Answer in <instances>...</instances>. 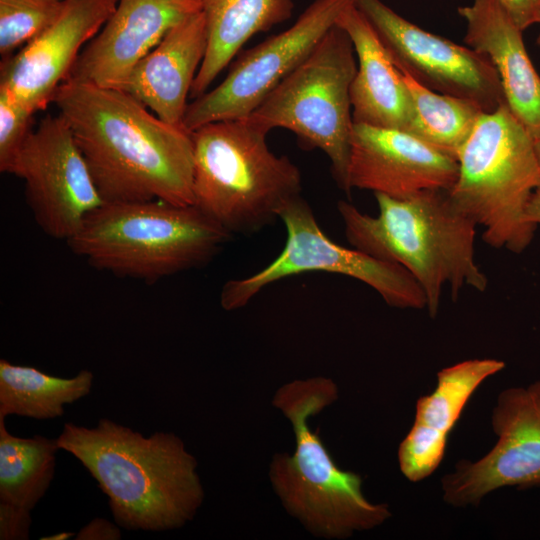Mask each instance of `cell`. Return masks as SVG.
<instances>
[{
  "mask_svg": "<svg viewBox=\"0 0 540 540\" xmlns=\"http://www.w3.org/2000/svg\"><path fill=\"white\" fill-rule=\"evenodd\" d=\"M57 442L96 480L115 522L126 530L180 528L202 504L197 461L174 433L145 437L102 418L92 428L65 423Z\"/></svg>",
  "mask_w": 540,
  "mask_h": 540,
  "instance_id": "cell-2",
  "label": "cell"
},
{
  "mask_svg": "<svg viewBox=\"0 0 540 540\" xmlns=\"http://www.w3.org/2000/svg\"><path fill=\"white\" fill-rule=\"evenodd\" d=\"M65 0H0V54L5 60L51 25Z\"/></svg>",
  "mask_w": 540,
  "mask_h": 540,
  "instance_id": "cell-25",
  "label": "cell"
},
{
  "mask_svg": "<svg viewBox=\"0 0 540 540\" xmlns=\"http://www.w3.org/2000/svg\"><path fill=\"white\" fill-rule=\"evenodd\" d=\"M33 112L0 86V171L5 173L30 133Z\"/></svg>",
  "mask_w": 540,
  "mask_h": 540,
  "instance_id": "cell-26",
  "label": "cell"
},
{
  "mask_svg": "<svg viewBox=\"0 0 540 540\" xmlns=\"http://www.w3.org/2000/svg\"><path fill=\"white\" fill-rule=\"evenodd\" d=\"M230 235L195 205L144 200L104 202L66 242L94 268L155 283L204 265Z\"/></svg>",
  "mask_w": 540,
  "mask_h": 540,
  "instance_id": "cell-4",
  "label": "cell"
},
{
  "mask_svg": "<svg viewBox=\"0 0 540 540\" xmlns=\"http://www.w3.org/2000/svg\"><path fill=\"white\" fill-rule=\"evenodd\" d=\"M76 540H119L120 529L104 518H95L76 533Z\"/></svg>",
  "mask_w": 540,
  "mask_h": 540,
  "instance_id": "cell-29",
  "label": "cell"
},
{
  "mask_svg": "<svg viewBox=\"0 0 540 540\" xmlns=\"http://www.w3.org/2000/svg\"><path fill=\"white\" fill-rule=\"evenodd\" d=\"M338 397L336 384L324 377L296 380L282 386L273 404L290 420L296 450L278 454L270 466L272 484L286 509L315 535L345 538L372 529L391 516L385 504L363 495L361 477L340 469L309 419Z\"/></svg>",
  "mask_w": 540,
  "mask_h": 540,
  "instance_id": "cell-5",
  "label": "cell"
},
{
  "mask_svg": "<svg viewBox=\"0 0 540 540\" xmlns=\"http://www.w3.org/2000/svg\"><path fill=\"white\" fill-rule=\"evenodd\" d=\"M293 0H202L207 50L191 87L197 98L255 34L288 20Z\"/></svg>",
  "mask_w": 540,
  "mask_h": 540,
  "instance_id": "cell-21",
  "label": "cell"
},
{
  "mask_svg": "<svg viewBox=\"0 0 540 540\" xmlns=\"http://www.w3.org/2000/svg\"><path fill=\"white\" fill-rule=\"evenodd\" d=\"M279 218L287 233L283 250L255 274L227 281L220 293L223 309H239L273 282L313 271L359 280L374 289L392 307L423 309L427 306L423 290L404 267L332 241L322 231L311 207L301 195L282 207Z\"/></svg>",
  "mask_w": 540,
  "mask_h": 540,
  "instance_id": "cell-9",
  "label": "cell"
},
{
  "mask_svg": "<svg viewBox=\"0 0 540 540\" xmlns=\"http://www.w3.org/2000/svg\"><path fill=\"white\" fill-rule=\"evenodd\" d=\"M190 133L193 205L230 234L262 229L301 195L298 167L269 149L264 130L237 119L211 122Z\"/></svg>",
  "mask_w": 540,
  "mask_h": 540,
  "instance_id": "cell-6",
  "label": "cell"
},
{
  "mask_svg": "<svg viewBox=\"0 0 540 540\" xmlns=\"http://www.w3.org/2000/svg\"><path fill=\"white\" fill-rule=\"evenodd\" d=\"M393 63L423 86L471 100L485 113L507 104L499 76L484 54L421 29L381 0H353Z\"/></svg>",
  "mask_w": 540,
  "mask_h": 540,
  "instance_id": "cell-12",
  "label": "cell"
},
{
  "mask_svg": "<svg viewBox=\"0 0 540 540\" xmlns=\"http://www.w3.org/2000/svg\"><path fill=\"white\" fill-rule=\"evenodd\" d=\"M498 1L522 31L534 24H540V0Z\"/></svg>",
  "mask_w": 540,
  "mask_h": 540,
  "instance_id": "cell-28",
  "label": "cell"
},
{
  "mask_svg": "<svg viewBox=\"0 0 540 540\" xmlns=\"http://www.w3.org/2000/svg\"><path fill=\"white\" fill-rule=\"evenodd\" d=\"M357 71L348 34L334 25L311 54L246 118L265 132L292 131L308 148L323 151L339 188L348 189L353 128L350 87Z\"/></svg>",
  "mask_w": 540,
  "mask_h": 540,
  "instance_id": "cell-8",
  "label": "cell"
},
{
  "mask_svg": "<svg viewBox=\"0 0 540 540\" xmlns=\"http://www.w3.org/2000/svg\"><path fill=\"white\" fill-rule=\"evenodd\" d=\"M117 3L118 0H65L62 12L51 25L1 61L0 86L33 113L44 110Z\"/></svg>",
  "mask_w": 540,
  "mask_h": 540,
  "instance_id": "cell-14",
  "label": "cell"
},
{
  "mask_svg": "<svg viewBox=\"0 0 540 540\" xmlns=\"http://www.w3.org/2000/svg\"><path fill=\"white\" fill-rule=\"evenodd\" d=\"M207 50L198 11L171 28L133 69L124 91L168 124L183 127L187 99Z\"/></svg>",
  "mask_w": 540,
  "mask_h": 540,
  "instance_id": "cell-19",
  "label": "cell"
},
{
  "mask_svg": "<svg viewBox=\"0 0 540 540\" xmlns=\"http://www.w3.org/2000/svg\"><path fill=\"white\" fill-rule=\"evenodd\" d=\"M201 10L202 0H118L66 80L124 91L139 61L171 28Z\"/></svg>",
  "mask_w": 540,
  "mask_h": 540,
  "instance_id": "cell-16",
  "label": "cell"
},
{
  "mask_svg": "<svg viewBox=\"0 0 540 540\" xmlns=\"http://www.w3.org/2000/svg\"><path fill=\"white\" fill-rule=\"evenodd\" d=\"M537 43H538V45H540V32H539V35H538Z\"/></svg>",
  "mask_w": 540,
  "mask_h": 540,
  "instance_id": "cell-33",
  "label": "cell"
},
{
  "mask_svg": "<svg viewBox=\"0 0 540 540\" xmlns=\"http://www.w3.org/2000/svg\"><path fill=\"white\" fill-rule=\"evenodd\" d=\"M353 0H314L287 30L247 50L214 89L188 103L183 126L248 117L315 49Z\"/></svg>",
  "mask_w": 540,
  "mask_h": 540,
  "instance_id": "cell-11",
  "label": "cell"
},
{
  "mask_svg": "<svg viewBox=\"0 0 540 540\" xmlns=\"http://www.w3.org/2000/svg\"><path fill=\"white\" fill-rule=\"evenodd\" d=\"M94 375L82 369L71 378L47 374L35 367L0 360V416L53 419L67 404L87 396Z\"/></svg>",
  "mask_w": 540,
  "mask_h": 540,
  "instance_id": "cell-22",
  "label": "cell"
},
{
  "mask_svg": "<svg viewBox=\"0 0 540 540\" xmlns=\"http://www.w3.org/2000/svg\"><path fill=\"white\" fill-rule=\"evenodd\" d=\"M458 171L457 159L411 133L353 124L349 192L359 188L404 198L428 189L451 190Z\"/></svg>",
  "mask_w": 540,
  "mask_h": 540,
  "instance_id": "cell-15",
  "label": "cell"
},
{
  "mask_svg": "<svg viewBox=\"0 0 540 540\" xmlns=\"http://www.w3.org/2000/svg\"><path fill=\"white\" fill-rule=\"evenodd\" d=\"M455 206L483 227L484 242L521 253L537 225L526 215L540 171L534 140L507 104L483 113L457 155Z\"/></svg>",
  "mask_w": 540,
  "mask_h": 540,
  "instance_id": "cell-7",
  "label": "cell"
},
{
  "mask_svg": "<svg viewBox=\"0 0 540 540\" xmlns=\"http://www.w3.org/2000/svg\"><path fill=\"white\" fill-rule=\"evenodd\" d=\"M75 535L76 534L72 532H59L56 534H52L50 536L41 537L40 539L41 540H67V539L72 538L73 536L75 537Z\"/></svg>",
  "mask_w": 540,
  "mask_h": 540,
  "instance_id": "cell-31",
  "label": "cell"
},
{
  "mask_svg": "<svg viewBox=\"0 0 540 540\" xmlns=\"http://www.w3.org/2000/svg\"><path fill=\"white\" fill-rule=\"evenodd\" d=\"M336 25L350 37L358 59L350 87L353 123L410 133L413 105L408 88L371 24L352 2Z\"/></svg>",
  "mask_w": 540,
  "mask_h": 540,
  "instance_id": "cell-20",
  "label": "cell"
},
{
  "mask_svg": "<svg viewBox=\"0 0 540 540\" xmlns=\"http://www.w3.org/2000/svg\"><path fill=\"white\" fill-rule=\"evenodd\" d=\"M31 525V510L0 502V539L27 540Z\"/></svg>",
  "mask_w": 540,
  "mask_h": 540,
  "instance_id": "cell-27",
  "label": "cell"
},
{
  "mask_svg": "<svg viewBox=\"0 0 540 540\" xmlns=\"http://www.w3.org/2000/svg\"><path fill=\"white\" fill-rule=\"evenodd\" d=\"M495 446L478 461L462 460L441 481L444 501L478 505L502 487H540V381L502 391L493 408Z\"/></svg>",
  "mask_w": 540,
  "mask_h": 540,
  "instance_id": "cell-13",
  "label": "cell"
},
{
  "mask_svg": "<svg viewBox=\"0 0 540 540\" xmlns=\"http://www.w3.org/2000/svg\"><path fill=\"white\" fill-rule=\"evenodd\" d=\"M534 148H535V153H536L539 171H540V139L534 141ZM537 190H540V183Z\"/></svg>",
  "mask_w": 540,
  "mask_h": 540,
  "instance_id": "cell-32",
  "label": "cell"
},
{
  "mask_svg": "<svg viewBox=\"0 0 540 540\" xmlns=\"http://www.w3.org/2000/svg\"><path fill=\"white\" fill-rule=\"evenodd\" d=\"M468 47L493 64L513 115L533 140L540 139V76L526 51L522 30L498 0H473L458 8Z\"/></svg>",
  "mask_w": 540,
  "mask_h": 540,
  "instance_id": "cell-18",
  "label": "cell"
},
{
  "mask_svg": "<svg viewBox=\"0 0 540 540\" xmlns=\"http://www.w3.org/2000/svg\"><path fill=\"white\" fill-rule=\"evenodd\" d=\"M526 215L530 222L535 225L540 224V190H536L527 205Z\"/></svg>",
  "mask_w": 540,
  "mask_h": 540,
  "instance_id": "cell-30",
  "label": "cell"
},
{
  "mask_svg": "<svg viewBox=\"0 0 540 540\" xmlns=\"http://www.w3.org/2000/svg\"><path fill=\"white\" fill-rule=\"evenodd\" d=\"M5 173L21 178L27 204L48 236L69 240L104 201L62 115L31 130Z\"/></svg>",
  "mask_w": 540,
  "mask_h": 540,
  "instance_id": "cell-10",
  "label": "cell"
},
{
  "mask_svg": "<svg viewBox=\"0 0 540 540\" xmlns=\"http://www.w3.org/2000/svg\"><path fill=\"white\" fill-rule=\"evenodd\" d=\"M58 450L57 438L10 434L0 416V502L32 510L53 481Z\"/></svg>",
  "mask_w": 540,
  "mask_h": 540,
  "instance_id": "cell-23",
  "label": "cell"
},
{
  "mask_svg": "<svg viewBox=\"0 0 540 540\" xmlns=\"http://www.w3.org/2000/svg\"><path fill=\"white\" fill-rule=\"evenodd\" d=\"M374 195L376 216L338 202L347 241L404 267L423 290L430 317L438 313L445 285L454 300L466 286L486 290L488 279L475 260L477 224L455 206L449 190L428 189L404 198Z\"/></svg>",
  "mask_w": 540,
  "mask_h": 540,
  "instance_id": "cell-3",
  "label": "cell"
},
{
  "mask_svg": "<svg viewBox=\"0 0 540 540\" xmlns=\"http://www.w3.org/2000/svg\"><path fill=\"white\" fill-rule=\"evenodd\" d=\"M52 102L69 125L104 202L193 205V143L129 93L64 81Z\"/></svg>",
  "mask_w": 540,
  "mask_h": 540,
  "instance_id": "cell-1",
  "label": "cell"
},
{
  "mask_svg": "<svg viewBox=\"0 0 540 540\" xmlns=\"http://www.w3.org/2000/svg\"><path fill=\"white\" fill-rule=\"evenodd\" d=\"M413 105L410 133L457 159L478 120L485 113L475 102L435 92L400 71Z\"/></svg>",
  "mask_w": 540,
  "mask_h": 540,
  "instance_id": "cell-24",
  "label": "cell"
},
{
  "mask_svg": "<svg viewBox=\"0 0 540 540\" xmlns=\"http://www.w3.org/2000/svg\"><path fill=\"white\" fill-rule=\"evenodd\" d=\"M504 367L500 360L472 359L438 372L435 390L418 399L414 423L398 448L399 467L409 481H421L437 469L466 403L486 378Z\"/></svg>",
  "mask_w": 540,
  "mask_h": 540,
  "instance_id": "cell-17",
  "label": "cell"
}]
</instances>
